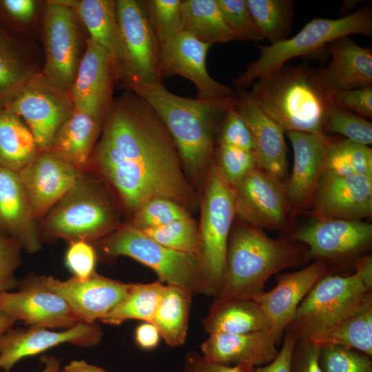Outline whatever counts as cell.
I'll list each match as a JSON object with an SVG mask.
<instances>
[{
	"label": "cell",
	"instance_id": "f6af8a7d",
	"mask_svg": "<svg viewBox=\"0 0 372 372\" xmlns=\"http://www.w3.org/2000/svg\"><path fill=\"white\" fill-rule=\"evenodd\" d=\"M218 156V167L231 185L257 167L254 153L251 150L219 144Z\"/></svg>",
	"mask_w": 372,
	"mask_h": 372
},
{
	"label": "cell",
	"instance_id": "f546056e",
	"mask_svg": "<svg viewBox=\"0 0 372 372\" xmlns=\"http://www.w3.org/2000/svg\"><path fill=\"white\" fill-rule=\"evenodd\" d=\"M202 326L209 335L239 334L270 329L271 322L252 300L216 297Z\"/></svg>",
	"mask_w": 372,
	"mask_h": 372
},
{
	"label": "cell",
	"instance_id": "f35d334b",
	"mask_svg": "<svg viewBox=\"0 0 372 372\" xmlns=\"http://www.w3.org/2000/svg\"><path fill=\"white\" fill-rule=\"evenodd\" d=\"M141 231L167 248L196 256L198 228L191 217Z\"/></svg>",
	"mask_w": 372,
	"mask_h": 372
},
{
	"label": "cell",
	"instance_id": "f5cc1de1",
	"mask_svg": "<svg viewBox=\"0 0 372 372\" xmlns=\"http://www.w3.org/2000/svg\"><path fill=\"white\" fill-rule=\"evenodd\" d=\"M247 365H226L207 360L202 354L189 351L184 360L183 372H252Z\"/></svg>",
	"mask_w": 372,
	"mask_h": 372
},
{
	"label": "cell",
	"instance_id": "ba28073f",
	"mask_svg": "<svg viewBox=\"0 0 372 372\" xmlns=\"http://www.w3.org/2000/svg\"><path fill=\"white\" fill-rule=\"evenodd\" d=\"M372 299L358 274L328 273L311 288L298 307L285 331L309 340L331 328Z\"/></svg>",
	"mask_w": 372,
	"mask_h": 372
},
{
	"label": "cell",
	"instance_id": "e575fe53",
	"mask_svg": "<svg viewBox=\"0 0 372 372\" xmlns=\"http://www.w3.org/2000/svg\"><path fill=\"white\" fill-rule=\"evenodd\" d=\"M354 349L372 358V299L331 328L309 340Z\"/></svg>",
	"mask_w": 372,
	"mask_h": 372
},
{
	"label": "cell",
	"instance_id": "9f6ffc18",
	"mask_svg": "<svg viewBox=\"0 0 372 372\" xmlns=\"http://www.w3.org/2000/svg\"><path fill=\"white\" fill-rule=\"evenodd\" d=\"M355 272L364 287L372 291V257L371 255H364L358 258L355 262Z\"/></svg>",
	"mask_w": 372,
	"mask_h": 372
},
{
	"label": "cell",
	"instance_id": "74e56055",
	"mask_svg": "<svg viewBox=\"0 0 372 372\" xmlns=\"http://www.w3.org/2000/svg\"><path fill=\"white\" fill-rule=\"evenodd\" d=\"M324 172L340 176H372V149L344 138H328Z\"/></svg>",
	"mask_w": 372,
	"mask_h": 372
},
{
	"label": "cell",
	"instance_id": "4fadbf2b",
	"mask_svg": "<svg viewBox=\"0 0 372 372\" xmlns=\"http://www.w3.org/2000/svg\"><path fill=\"white\" fill-rule=\"evenodd\" d=\"M34 283L61 297L81 322L101 320L125 296L130 284L106 278L96 272L85 279L60 280L52 276L31 275Z\"/></svg>",
	"mask_w": 372,
	"mask_h": 372
},
{
	"label": "cell",
	"instance_id": "680465c9",
	"mask_svg": "<svg viewBox=\"0 0 372 372\" xmlns=\"http://www.w3.org/2000/svg\"><path fill=\"white\" fill-rule=\"evenodd\" d=\"M43 368L40 372H59L60 360L55 356H44L42 359Z\"/></svg>",
	"mask_w": 372,
	"mask_h": 372
},
{
	"label": "cell",
	"instance_id": "cb8c5ba5",
	"mask_svg": "<svg viewBox=\"0 0 372 372\" xmlns=\"http://www.w3.org/2000/svg\"><path fill=\"white\" fill-rule=\"evenodd\" d=\"M327 46L331 60L315 70L322 87L331 94L372 85V49L357 44L349 36L335 39Z\"/></svg>",
	"mask_w": 372,
	"mask_h": 372
},
{
	"label": "cell",
	"instance_id": "816d5d0a",
	"mask_svg": "<svg viewBox=\"0 0 372 372\" xmlns=\"http://www.w3.org/2000/svg\"><path fill=\"white\" fill-rule=\"evenodd\" d=\"M321 347L310 340H297L291 355L290 372H324L320 363Z\"/></svg>",
	"mask_w": 372,
	"mask_h": 372
},
{
	"label": "cell",
	"instance_id": "3957f363",
	"mask_svg": "<svg viewBox=\"0 0 372 372\" xmlns=\"http://www.w3.org/2000/svg\"><path fill=\"white\" fill-rule=\"evenodd\" d=\"M249 93L285 133L328 138L323 125L333 99L319 82L315 70L305 65L285 64L258 79Z\"/></svg>",
	"mask_w": 372,
	"mask_h": 372
},
{
	"label": "cell",
	"instance_id": "4316f807",
	"mask_svg": "<svg viewBox=\"0 0 372 372\" xmlns=\"http://www.w3.org/2000/svg\"><path fill=\"white\" fill-rule=\"evenodd\" d=\"M293 147V167L283 184L287 199L303 205L312 198L324 172L327 139L298 132L286 133Z\"/></svg>",
	"mask_w": 372,
	"mask_h": 372
},
{
	"label": "cell",
	"instance_id": "9a60e30c",
	"mask_svg": "<svg viewBox=\"0 0 372 372\" xmlns=\"http://www.w3.org/2000/svg\"><path fill=\"white\" fill-rule=\"evenodd\" d=\"M292 238L308 247L306 260L342 261L369 247L372 225L361 220L319 219L297 230Z\"/></svg>",
	"mask_w": 372,
	"mask_h": 372
},
{
	"label": "cell",
	"instance_id": "f907efd6",
	"mask_svg": "<svg viewBox=\"0 0 372 372\" xmlns=\"http://www.w3.org/2000/svg\"><path fill=\"white\" fill-rule=\"evenodd\" d=\"M335 105L362 117L372 118V85L331 94Z\"/></svg>",
	"mask_w": 372,
	"mask_h": 372
},
{
	"label": "cell",
	"instance_id": "836d02e7",
	"mask_svg": "<svg viewBox=\"0 0 372 372\" xmlns=\"http://www.w3.org/2000/svg\"><path fill=\"white\" fill-rule=\"evenodd\" d=\"M183 31L211 45L236 41L216 0H184L181 5Z\"/></svg>",
	"mask_w": 372,
	"mask_h": 372
},
{
	"label": "cell",
	"instance_id": "db71d44e",
	"mask_svg": "<svg viewBox=\"0 0 372 372\" xmlns=\"http://www.w3.org/2000/svg\"><path fill=\"white\" fill-rule=\"evenodd\" d=\"M296 341L297 338L292 333L285 331L277 356L267 364L254 367L252 372H290L291 359Z\"/></svg>",
	"mask_w": 372,
	"mask_h": 372
},
{
	"label": "cell",
	"instance_id": "8fae6325",
	"mask_svg": "<svg viewBox=\"0 0 372 372\" xmlns=\"http://www.w3.org/2000/svg\"><path fill=\"white\" fill-rule=\"evenodd\" d=\"M116 16L127 65V90L161 82L159 43L145 10L138 0H116Z\"/></svg>",
	"mask_w": 372,
	"mask_h": 372
},
{
	"label": "cell",
	"instance_id": "ac0fdd59",
	"mask_svg": "<svg viewBox=\"0 0 372 372\" xmlns=\"http://www.w3.org/2000/svg\"><path fill=\"white\" fill-rule=\"evenodd\" d=\"M117 81L111 57L87 37L70 91L74 108L90 114L103 125L113 101V89Z\"/></svg>",
	"mask_w": 372,
	"mask_h": 372
},
{
	"label": "cell",
	"instance_id": "f1b7e54d",
	"mask_svg": "<svg viewBox=\"0 0 372 372\" xmlns=\"http://www.w3.org/2000/svg\"><path fill=\"white\" fill-rule=\"evenodd\" d=\"M103 125L90 114L74 109L48 149L81 172H86Z\"/></svg>",
	"mask_w": 372,
	"mask_h": 372
},
{
	"label": "cell",
	"instance_id": "9c48e42d",
	"mask_svg": "<svg viewBox=\"0 0 372 372\" xmlns=\"http://www.w3.org/2000/svg\"><path fill=\"white\" fill-rule=\"evenodd\" d=\"M80 22L68 0L45 2L40 32L45 61L41 73L69 93L86 48Z\"/></svg>",
	"mask_w": 372,
	"mask_h": 372
},
{
	"label": "cell",
	"instance_id": "d4e9b609",
	"mask_svg": "<svg viewBox=\"0 0 372 372\" xmlns=\"http://www.w3.org/2000/svg\"><path fill=\"white\" fill-rule=\"evenodd\" d=\"M200 349L209 361L251 367L270 363L279 352L271 329L239 334H210Z\"/></svg>",
	"mask_w": 372,
	"mask_h": 372
},
{
	"label": "cell",
	"instance_id": "c3c4849f",
	"mask_svg": "<svg viewBox=\"0 0 372 372\" xmlns=\"http://www.w3.org/2000/svg\"><path fill=\"white\" fill-rule=\"evenodd\" d=\"M219 144L254 150L251 132L236 109L234 103L227 110L222 121Z\"/></svg>",
	"mask_w": 372,
	"mask_h": 372
},
{
	"label": "cell",
	"instance_id": "5bb4252c",
	"mask_svg": "<svg viewBox=\"0 0 372 372\" xmlns=\"http://www.w3.org/2000/svg\"><path fill=\"white\" fill-rule=\"evenodd\" d=\"M231 186L236 214L249 226L285 228L288 199L280 180L256 167Z\"/></svg>",
	"mask_w": 372,
	"mask_h": 372
},
{
	"label": "cell",
	"instance_id": "ffe728a7",
	"mask_svg": "<svg viewBox=\"0 0 372 372\" xmlns=\"http://www.w3.org/2000/svg\"><path fill=\"white\" fill-rule=\"evenodd\" d=\"M17 291L0 294V310L28 327L66 329L81 322L59 295L29 280H19Z\"/></svg>",
	"mask_w": 372,
	"mask_h": 372
},
{
	"label": "cell",
	"instance_id": "8d00e7d4",
	"mask_svg": "<svg viewBox=\"0 0 372 372\" xmlns=\"http://www.w3.org/2000/svg\"><path fill=\"white\" fill-rule=\"evenodd\" d=\"M246 3L263 40L273 44L287 39L293 23V1L246 0Z\"/></svg>",
	"mask_w": 372,
	"mask_h": 372
},
{
	"label": "cell",
	"instance_id": "b9f144b4",
	"mask_svg": "<svg viewBox=\"0 0 372 372\" xmlns=\"http://www.w3.org/2000/svg\"><path fill=\"white\" fill-rule=\"evenodd\" d=\"M127 225L143 230L190 218L184 207L165 198H155L142 205Z\"/></svg>",
	"mask_w": 372,
	"mask_h": 372
},
{
	"label": "cell",
	"instance_id": "603a6c76",
	"mask_svg": "<svg viewBox=\"0 0 372 372\" xmlns=\"http://www.w3.org/2000/svg\"><path fill=\"white\" fill-rule=\"evenodd\" d=\"M234 105L251 132L256 166L282 180L288 165L285 132L244 89L236 92Z\"/></svg>",
	"mask_w": 372,
	"mask_h": 372
},
{
	"label": "cell",
	"instance_id": "7a4b0ae2",
	"mask_svg": "<svg viewBox=\"0 0 372 372\" xmlns=\"http://www.w3.org/2000/svg\"><path fill=\"white\" fill-rule=\"evenodd\" d=\"M158 114L169 134L180 163L195 180L203 175L214 152V132L234 103V96L218 100L185 98L167 90L161 82L136 92Z\"/></svg>",
	"mask_w": 372,
	"mask_h": 372
},
{
	"label": "cell",
	"instance_id": "4dcf8cb0",
	"mask_svg": "<svg viewBox=\"0 0 372 372\" xmlns=\"http://www.w3.org/2000/svg\"><path fill=\"white\" fill-rule=\"evenodd\" d=\"M41 70L25 45L0 27V107H4Z\"/></svg>",
	"mask_w": 372,
	"mask_h": 372
},
{
	"label": "cell",
	"instance_id": "30bf717a",
	"mask_svg": "<svg viewBox=\"0 0 372 372\" xmlns=\"http://www.w3.org/2000/svg\"><path fill=\"white\" fill-rule=\"evenodd\" d=\"M103 253L110 256H127L151 268L166 285L200 293L199 262L196 255L167 248L140 230L125 225L101 240Z\"/></svg>",
	"mask_w": 372,
	"mask_h": 372
},
{
	"label": "cell",
	"instance_id": "7402d4cb",
	"mask_svg": "<svg viewBox=\"0 0 372 372\" xmlns=\"http://www.w3.org/2000/svg\"><path fill=\"white\" fill-rule=\"evenodd\" d=\"M328 273L326 262L317 260L300 270L279 274L275 287L262 291L251 299L269 320L277 344L300 302L314 285Z\"/></svg>",
	"mask_w": 372,
	"mask_h": 372
},
{
	"label": "cell",
	"instance_id": "7c38bea8",
	"mask_svg": "<svg viewBox=\"0 0 372 372\" xmlns=\"http://www.w3.org/2000/svg\"><path fill=\"white\" fill-rule=\"evenodd\" d=\"M4 107L25 122L39 152L48 150L57 131L74 109L70 94L55 86L41 72Z\"/></svg>",
	"mask_w": 372,
	"mask_h": 372
},
{
	"label": "cell",
	"instance_id": "7bdbcfd3",
	"mask_svg": "<svg viewBox=\"0 0 372 372\" xmlns=\"http://www.w3.org/2000/svg\"><path fill=\"white\" fill-rule=\"evenodd\" d=\"M371 357L352 349L321 347L320 363L324 372H372Z\"/></svg>",
	"mask_w": 372,
	"mask_h": 372
},
{
	"label": "cell",
	"instance_id": "d590c367",
	"mask_svg": "<svg viewBox=\"0 0 372 372\" xmlns=\"http://www.w3.org/2000/svg\"><path fill=\"white\" fill-rule=\"evenodd\" d=\"M165 287L159 280L130 284L124 298L101 322L110 325H119L128 320L152 322Z\"/></svg>",
	"mask_w": 372,
	"mask_h": 372
},
{
	"label": "cell",
	"instance_id": "484cf974",
	"mask_svg": "<svg viewBox=\"0 0 372 372\" xmlns=\"http://www.w3.org/2000/svg\"><path fill=\"white\" fill-rule=\"evenodd\" d=\"M0 233L33 254L41 247L38 223L32 216L17 172L0 167Z\"/></svg>",
	"mask_w": 372,
	"mask_h": 372
},
{
	"label": "cell",
	"instance_id": "44dd1931",
	"mask_svg": "<svg viewBox=\"0 0 372 372\" xmlns=\"http://www.w3.org/2000/svg\"><path fill=\"white\" fill-rule=\"evenodd\" d=\"M320 219L361 220L372 214V176L324 172L312 196Z\"/></svg>",
	"mask_w": 372,
	"mask_h": 372
},
{
	"label": "cell",
	"instance_id": "5b68a950",
	"mask_svg": "<svg viewBox=\"0 0 372 372\" xmlns=\"http://www.w3.org/2000/svg\"><path fill=\"white\" fill-rule=\"evenodd\" d=\"M116 214L100 183L84 172L38 222L41 238L96 241L116 227Z\"/></svg>",
	"mask_w": 372,
	"mask_h": 372
},
{
	"label": "cell",
	"instance_id": "60d3db41",
	"mask_svg": "<svg viewBox=\"0 0 372 372\" xmlns=\"http://www.w3.org/2000/svg\"><path fill=\"white\" fill-rule=\"evenodd\" d=\"M141 3L161 44L183 32L182 0H143Z\"/></svg>",
	"mask_w": 372,
	"mask_h": 372
},
{
	"label": "cell",
	"instance_id": "8992f818",
	"mask_svg": "<svg viewBox=\"0 0 372 372\" xmlns=\"http://www.w3.org/2000/svg\"><path fill=\"white\" fill-rule=\"evenodd\" d=\"M355 34L372 36L371 7L362 8L338 19H313L293 37L260 45L258 58L249 63L232 83L238 90L244 89L293 58L313 54L335 39Z\"/></svg>",
	"mask_w": 372,
	"mask_h": 372
},
{
	"label": "cell",
	"instance_id": "11a10c76",
	"mask_svg": "<svg viewBox=\"0 0 372 372\" xmlns=\"http://www.w3.org/2000/svg\"><path fill=\"white\" fill-rule=\"evenodd\" d=\"M161 335L156 326L149 322H144L137 327L134 338L136 344L142 349L149 350L155 348Z\"/></svg>",
	"mask_w": 372,
	"mask_h": 372
},
{
	"label": "cell",
	"instance_id": "681fc988",
	"mask_svg": "<svg viewBox=\"0 0 372 372\" xmlns=\"http://www.w3.org/2000/svg\"><path fill=\"white\" fill-rule=\"evenodd\" d=\"M45 2L37 0H2L0 1V8L13 21L32 33L35 32L38 23H41Z\"/></svg>",
	"mask_w": 372,
	"mask_h": 372
},
{
	"label": "cell",
	"instance_id": "ab89813d",
	"mask_svg": "<svg viewBox=\"0 0 372 372\" xmlns=\"http://www.w3.org/2000/svg\"><path fill=\"white\" fill-rule=\"evenodd\" d=\"M323 132L325 136L339 134L344 138L368 146L372 143L371 123L364 117L340 108L333 101L327 110Z\"/></svg>",
	"mask_w": 372,
	"mask_h": 372
},
{
	"label": "cell",
	"instance_id": "ee69618b",
	"mask_svg": "<svg viewBox=\"0 0 372 372\" xmlns=\"http://www.w3.org/2000/svg\"><path fill=\"white\" fill-rule=\"evenodd\" d=\"M216 2L236 41L259 42L263 40L254 23L246 0H216Z\"/></svg>",
	"mask_w": 372,
	"mask_h": 372
},
{
	"label": "cell",
	"instance_id": "6da1fadb",
	"mask_svg": "<svg viewBox=\"0 0 372 372\" xmlns=\"http://www.w3.org/2000/svg\"><path fill=\"white\" fill-rule=\"evenodd\" d=\"M137 167L185 178L163 123L141 96L127 90L113 99L87 169L105 178Z\"/></svg>",
	"mask_w": 372,
	"mask_h": 372
},
{
	"label": "cell",
	"instance_id": "d6a6232c",
	"mask_svg": "<svg viewBox=\"0 0 372 372\" xmlns=\"http://www.w3.org/2000/svg\"><path fill=\"white\" fill-rule=\"evenodd\" d=\"M193 296L183 287L165 285L152 323L170 347H180L185 342Z\"/></svg>",
	"mask_w": 372,
	"mask_h": 372
},
{
	"label": "cell",
	"instance_id": "d6986e66",
	"mask_svg": "<svg viewBox=\"0 0 372 372\" xmlns=\"http://www.w3.org/2000/svg\"><path fill=\"white\" fill-rule=\"evenodd\" d=\"M83 172L47 150L39 152L31 163L17 173L37 223L70 190Z\"/></svg>",
	"mask_w": 372,
	"mask_h": 372
},
{
	"label": "cell",
	"instance_id": "e0dca14e",
	"mask_svg": "<svg viewBox=\"0 0 372 372\" xmlns=\"http://www.w3.org/2000/svg\"><path fill=\"white\" fill-rule=\"evenodd\" d=\"M210 46L185 31L161 44V78L179 75L187 79L196 88L197 99L218 100L234 96L233 90L215 81L207 70L206 56Z\"/></svg>",
	"mask_w": 372,
	"mask_h": 372
},
{
	"label": "cell",
	"instance_id": "1f68e13d",
	"mask_svg": "<svg viewBox=\"0 0 372 372\" xmlns=\"http://www.w3.org/2000/svg\"><path fill=\"white\" fill-rule=\"evenodd\" d=\"M31 131L16 114L0 107V167L18 173L38 155Z\"/></svg>",
	"mask_w": 372,
	"mask_h": 372
},
{
	"label": "cell",
	"instance_id": "6f0895ef",
	"mask_svg": "<svg viewBox=\"0 0 372 372\" xmlns=\"http://www.w3.org/2000/svg\"><path fill=\"white\" fill-rule=\"evenodd\" d=\"M59 372H107L103 369L83 360H72Z\"/></svg>",
	"mask_w": 372,
	"mask_h": 372
},
{
	"label": "cell",
	"instance_id": "91938a15",
	"mask_svg": "<svg viewBox=\"0 0 372 372\" xmlns=\"http://www.w3.org/2000/svg\"><path fill=\"white\" fill-rule=\"evenodd\" d=\"M17 320L0 310V335L13 327Z\"/></svg>",
	"mask_w": 372,
	"mask_h": 372
},
{
	"label": "cell",
	"instance_id": "277c9868",
	"mask_svg": "<svg viewBox=\"0 0 372 372\" xmlns=\"http://www.w3.org/2000/svg\"><path fill=\"white\" fill-rule=\"evenodd\" d=\"M306 251L260 229L237 227L229 235L223 287L216 297L251 300L271 276L306 260Z\"/></svg>",
	"mask_w": 372,
	"mask_h": 372
},
{
	"label": "cell",
	"instance_id": "bcb514c9",
	"mask_svg": "<svg viewBox=\"0 0 372 372\" xmlns=\"http://www.w3.org/2000/svg\"><path fill=\"white\" fill-rule=\"evenodd\" d=\"M22 251L18 242L0 233V294L18 288L16 272L22 262Z\"/></svg>",
	"mask_w": 372,
	"mask_h": 372
},
{
	"label": "cell",
	"instance_id": "83f0119b",
	"mask_svg": "<svg viewBox=\"0 0 372 372\" xmlns=\"http://www.w3.org/2000/svg\"><path fill=\"white\" fill-rule=\"evenodd\" d=\"M92 39L110 55L118 82L125 85L127 65L116 16L115 0H68Z\"/></svg>",
	"mask_w": 372,
	"mask_h": 372
},
{
	"label": "cell",
	"instance_id": "7dc6e473",
	"mask_svg": "<svg viewBox=\"0 0 372 372\" xmlns=\"http://www.w3.org/2000/svg\"><path fill=\"white\" fill-rule=\"evenodd\" d=\"M64 262L76 278L85 279L96 273V254L90 242L84 240L68 242Z\"/></svg>",
	"mask_w": 372,
	"mask_h": 372
},
{
	"label": "cell",
	"instance_id": "52a82bcc",
	"mask_svg": "<svg viewBox=\"0 0 372 372\" xmlns=\"http://www.w3.org/2000/svg\"><path fill=\"white\" fill-rule=\"evenodd\" d=\"M209 174L202 207L196 256L200 293L217 296L223 287L228 240L235 211V194L218 165Z\"/></svg>",
	"mask_w": 372,
	"mask_h": 372
},
{
	"label": "cell",
	"instance_id": "2e32d148",
	"mask_svg": "<svg viewBox=\"0 0 372 372\" xmlns=\"http://www.w3.org/2000/svg\"><path fill=\"white\" fill-rule=\"evenodd\" d=\"M102 337L99 325L84 322L61 331L35 327H12L0 335V371L10 372L21 360L63 344L90 348L99 344Z\"/></svg>",
	"mask_w": 372,
	"mask_h": 372
}]
</instances>
